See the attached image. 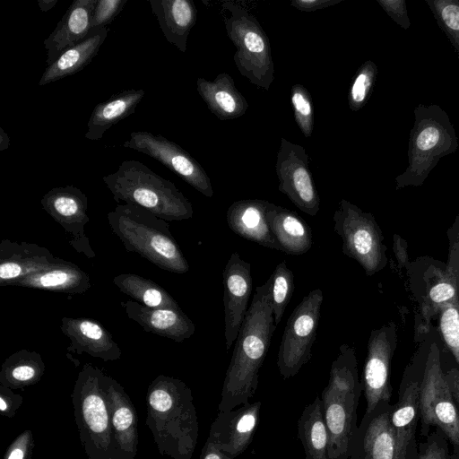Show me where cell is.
<instances>
[{
  "label": "cell",
  "mask_w": 459,
  "mask_h": 459,
  "mask_svg": "<svg viewBox=\"0 0 459 459\" xmlns=\"http://www.w3.org/2000/svg\"><path fill=\"white\" fill-rule=\"evenodd\" d=\"M270 278L257 286L239 329L227 368L219 411L249 403L258 386V375L276 329L271 305Z\"/></svg>",
  "instance_id": "cell-1"
},
{
  "label": "cell",
  "mask_w": 459,
  "mask_h": 459,
  "mask_svg": "<svg viewBox=\"0 0 459 459\" xmlns=\"http://www.w3.org/2000/svg\"><path fill=\"white\" fill-rule=\"evenodd\" d=\"M148 420L160 450L175 459H191L198 420L190 388L181 380L159 376L148 389Z\"/></svg>",
  "instance_id": "cell-2"
},
{
  "label": "cell",
  "mask_w": 459,
  "mask_h": 459,
  "mask_svg": "<svg viewBox=\"0 0 459 459\" xmlns=\"http://www.w3.org/2000/svg\"><path fill=\"white\" fill-rule=\"evenodd\" d=\"M362 391L355 349L343 343L332 362L328 384L320 395L329 437L328 459H349L351 443L359 427L357 408Z\"/></svg>",
  "instance_id": "cell-3"
},
{
  "label": "cell",
  "mask_w": 459,
  "mask_h": 459,
  "mask_svg": "<svg viewBox=\"0 0 459 459\" xmlns=\"http://www.w3.org/2000/svg\"><path fill=\"white\" fill-rule=\"evenodd\" d=\"M112 232L128 252H134L159 268L186 273L189 264L167 221L134 204H117L107 215Z\"/></svg>",
  "instance_id": "cell-4"
},
{
  "label": "cell",
  "mask_w": 459,
  "mask_h": 459,
  "mask_svg": "<svg viewBox=\"0 0 459 459\" xmlns=\"http://www.w3.org/2000/svg\"><path fill=\"white\" fill-rule=\"evenodd\" d=\"M102 180L117 203L141 206L167 221L193 217L191 202L175 184L141 161L124 160L116 172Z\"/></svg>",
  "instance_id": "cell-5"
},
{
  "label": "cell",
  "mask_w": 459,
  "mask_h": 459,
  "mask_svg": "<svg viewBox=\"0 0 459 459\" xmlns=\"http://www.w3.org/2000/svg\"><path fill=\"white\" fill-rule=\"evenodd\" d=\"M408 143V165L395 178V188L420 186L438 161L459 146L454 125L445 109L437 104H418Z\"/></svg>",
  "instance_id": "cell-6"
},
{
  "label": "cell",
  "mask_w": 459,
  "mask_h": 459,
  "mask_svg": "<svg viewBox=\"0 0 459 459\" xmlns=\"http://www.w3.org/2000/svg\"><path fill=\"white\" fill-rule=\"evenodd\" d=\"M104 372L83 365L72 394L79 436L87 459H123L114 441Z\"/></svg>",
  "instance_id": "cell-7"
},
{
  "label": "cell",
  "mask_w": 459,
  "mask_h": 459,
  "mask_svg": "<svg viewBox=\"0 0 459 459\" xmlns=\"http://www.w3.org/2000/svg\"><path fill=\"white\" fill-rule=\"evenodd\" d=\"M230 12L224 24L237 50L233 60L239 74L258 88L269 91L274 79V64L269 39L257 19L244 7L224 1Z\"/></svg>",
  "instance_id": "cell-8"
},
{
  "label": "cell",
  "mask_w": 459,
  "mask_h": 459,
  "mask_svg": "<svg viewBox=\"0 0 459 459\" xmlns=\"http://www.w3.org/2000/svg\"><path fill=\"white\" fill-rule=\"evenodd\" d=\"M420 436L426 437L432 428L440 429L459 458V408L453 397L440 363L439 351L432 344L424 363L420 388Z\"/></svg>",
  "instance_id": "cell-9"
},
{
  "label": "cell",
  "mask_w": 459,
  "mask_h": 459,
  "mask_svg": "<svg viewBox=\"0 0 459 459\" xmlns=\"http://www.w3.org/2000/svg\"><path fill=\"white\" fill-rule=\"evenodd\" d=\"M333 230L342 240V253L371 276L385 264L381 230L370 212L342 199L333 215Z\"/></svg>",
  "instance_id": "cell-10"
},
{
  "label": "cell",
  "mask_w": 459,
  "mask_h": 459,
  "mask_svg": "<svg viewBox=\"0 0 459 459\" xmlns=\"http://www.w3.org/2000/svg\"><path fill=\"white\" fill-rule=\"evenodd\" d=\"M322 302V290H310L287 320L277 357V367L284 379L296 376L312 358Z\"/></svg>",
  "instance_id": "cell-11"
},
{
  "label": "cell",
  "mask_w": 459,
  "mask_h": 459,
  "mask_svg": "<svg viewBox=\"0 0 459 459\" xmlns=\"http://www.w3.org/2000/svg\"><path fill=\"white\" fill-rule=\"evenodd\" d=\"M308 165L304 147L281 138L275 164L278 189L300 211L315 216L320 209V198Z\"/></svg>",
  "instance_id": "cell-12"
},
{
  "label": "cell",
  "mask_w": 459,
  "mask_h": 459,
  "mask_svg": "<svg viewBox=\"0 0 459 459\" xmlns=\"http://www.w3.org/2000/svg\"><path fill=\"white\" fill-rule=\"evenodd\" d=\"M123 147L157 160L204 196L213 195L211 179L202 166L186 150L161 134L134 131Z\"/></svg>",
  "instance_id": "cell-13"
},
{
  "label": "cell",
  "mask_w": 459,
  "mask_h": 459,
  "mask_svg": "<svg viewBox=\"0 0 459 459\" xmlns=\"http://www.w3.org/2000/svg\"><path fill=\"white\" fill-rule=\"evenodd\" d=\"M44 211L65 230L71 247L87 258L96 256L85 232L90 219L87 215L86 195L74 186H56L43 195Z\"/></svg>",
  "instance_id": "cell-14"
},
{
  "label": "cell",
  "mask_w": 459,
  "mask_h": 459,
  "mask_svg": "<svg viewBox=\"0 0 459 459\" xmlns=\"http://www.w3.org/2000/svg\"><path fill=\"white\" fill-rule=\"evenodd\" d=\"M394 326L373 330L368 342L362 389L367 402L365 413H370L381 402H390V363L394 349Z\"/></svg>",
  "instance_id": "cell-15"
},
{
  "label": "cell",
  "mask_w": 459,
  "mask_h": 459,
  "mask_svg": "<svg viewBox=\"0 0 459 459\" xmlns=\"http://www.w3.org/2000/svg\"><path fill=\"white\" fill-rule=\"evenodd\" d=\"M225 345L230 351L236 342L248 306L252 290L250 263L239 254L230 255L222 272Z\"/></svg>",
  "instance_id": "cell-16"
},
{
  "label": "cell",
  "mask_w": 459,
  "mask_h": 459,
  "mask_svg": "<svg viewBox=\"0 0 459 459\" xmlns=\"http://www.w3.org/2000/svg\"><path fill=\"white\" fill-rule=\"evenodd\" d=\"M421 374L406 372L400 385L398 400L392 405L390 421L395 438V459H414L418 453L416 430L420 420Z\"/></svg>",
  "instance_id": "cell-17"
},
{
  "label": "cell",
  "mask_w": 459,
  "mask_h": 459,
  "mask_svg": "<svg viewBox=\"0 0 459 459\" xmlns=\"http://www.w3.org/2000/svg\"><path fill=\"white\" fill-rule=\"evenodd\" d=\"M391 411L390 402H381L373 411L364 413L351 443L349 459H395Z\"/></svg>",
  "instance_id": "cell-18"
},
{
  "label": "cell",
  "mask_w": 459,
  "mask_h": 459,
  "mask_svg": "<svg viewBox=\"0 0 459 459\" xmlns=\"http://www.w3.org/2000/svg\"><path fill=\"white\" fill-rule=\"evenodd\" d=\"M262 403H247L231 411H219L212 421L208 440L232 459L250 445L255 432Z\"/></svg>",
  "instance_id": "cell-19"
},
{
  "label": "cell",
  "mask_w": 459,
  "mask_h": 459,
  "mask_svg": "<svg viewBox=\"0 0 459 459\" xmlns=\"http://www.w3.org/2000/svg\"><path fill=\"white\" fill-rule=\"evenodd\" d=\"M63 260L55 257L45 247L3 239L0 243V286H12L15 281L56 265Z\"/></svg>",
  "instance_id": "cell-20"
},
{
  "label": "cell",
  "mask_w": 459,
  "mask_h": 459,
  "mask_svg": "<svg viewBox=\"0 0 459 459\" xmlns=\"http://www.w3.org/2000/svg\"><path fill=\"white\" fill-rule=\"evenodd\" d=\"M60 328L70 341L68 351L86 353L105 362L121 358L122 351L112 334L94 319L64 316Z\"/></svg>",
  "instance_id": "cell-21"
},
{
  "label": "cell",
  "mask_w": 459,
  "mask_h": 459,
  "mask_svg": "<svg viewBox=\"0 0 459 459\" xmlns=\"http://www.w3.org/2000/svg\"><path fill=\"white\" fill-rule=\"evenodd\" d=\"M110 424L114 441L123 459H134L137 453V415L124 388L105 374Z\"/></svg>",
  "instance_id": "cell-22"
},
{
  "label": "cell",
  "mask_w": 459,
  "mask_h": 459,
  "mask_svg": "<svg viewBox=\"0 0 459 459\" xmlns=\"http://www.w3.org/2000/svg\"><path fill=\"white\" fill-rule=\"evenodd\" d=\"M96 3L97 0H75L71 4L57 26L43 42L48 53L47 66L89 35Z\"/></svg>",
  "instance_id": "cell-23"
},
{
  "label": "cell",
  "mask_w": 459,
  "mask_h": 459,
  "mask_svg": "<svg viewBox=\"0 0 459 459\" xmlns=\"http://www.w3.org/2000/svg\"><path fill=\"white\" fill-rule=\"evenodd\" d=\"M122 305L126 316L147 333L177 342H182L195 333V324L182 309L150 308L133 300Z\"/></svg>",
  "instance_id": "cell-24"
},
{
  "label": "cell",
  "mask_w": 459,
  "mask_h": 459,
  "mask_svg": "<svg viewBox=\"0 0 459 459\" xmlns=\"http://www.w3.org/2000/svg\"><path fill=\"white\" fill-rule=\"evenodd\" d=\"M266 200L244 199L230 204L226 212L229 228L237 235L264 247L281 251L269 227Z\"/></svg>",
  "instance_id": "cell-25"
},
{
  "label": "cell",
  "mask_w": 459,
  "mask_h": 459,
  "mask_svg": "<svg viewBox=\"0 0 459 459\" xmlns=\"http://www.w3.org/2000/svg\"><path fill=\"white\" fill-rule=\"evenodd\" d=\"M151 9L166 39L179 51H186V42L197 18L191 0H149Z\"/></svg>",
  "instance_id": "cell-26"
},
{
  "label": "cell",
  "mask_w": 459,
  "mask_h": 459,
  "mask_svg": "<svg viewBox=\"0 0 459 459\" xmlns=\"http://www.w3.org/2000/svg\"><path fill=\"white\" fill-rule=\"evenodd\" d=\"M196 89L209 110L221 121L240 117L248 108L247 100L226 72L219 74L212 81L198 78Z\"/></svg>",
  "instance_id": "cell-27"
},
{
  "label": "cell",
  "mask_w": 459,
  "mask_h": 459,
  "mask_svg": "<svg viewBox=\"0 0 459 459\" xmlns=\"http://www.w3.org/2000/svg\"><path fill=\"white\" fill-rule=\"evenodd\" d=\"M266 218L282 252L299 255L312 247L311 229L295 212L270 203Z\"/></svg>",
  "instance_id": "cell-28"
},
{
  "label": "cell",
  "mask_w": 459,
  "mask_h": 459,
  "mask_svg": "<svg viewBox=\"0 0 459 459\" xmlns=\"http://www.w3.org/2000/svg\"><path fill=\"white\" fill-rule=\"evenodd\" d=\"M12 286L81 294L91 288L89 274L72 262H63L15 281Z\"/></svg>",
  "instance_id": "cell-29"
},
{
  "label": "cell",
  "mask_w": 459,
  "mask_h": 459,
  "mask_svg": "<svg viewBox=\"0 0 459 459\" xmlns=\"http://www.w3.org/2000/svg\"><path fill=\"white\" fill-rule=\"evenodd\" d=\"M108 33V28L91 30L82 41L65 50L47 66L38 85L44 86L80 72L96 56Z\"/></svg>",
  "instance_id": "cell-30"
},
{
  "label": "cell",
  "mask_w": 459,
  "mask_h": 459,
  "mask_svg": "<svg viewBox=\"0 0 459 459\" xmlns=\"http://www.w3.org/2000/svg\"><path fill=\"white\" fill-rule=\"evenodd\" d=\"M145 95L143 90H126L95 106L87 124L85 138L98 141L112 126L134 113Z\"/></svg>",
  "instance_id": "cell-31"
},
{
  "label": "cell",
  "mask_w": 459,
  "mask_h": 459,
  "mask_svg": "<svg viewBox=\"0 0 459 459\" xmlns=\"http://www.w3.org/2000/svg\"><path fill=\"white\" fill-rule=\"evenodd\" d=\"M298 436L305 459H328L329 437L319 395L304 408L298 421Z\"/></svg>",
  "instance_id": "cell-32"
},
{
  "label": "cell",
  "mask_w": 459,
  "mask_h": 459,
  "mask_svg": "<svg viewBox=\"0 0 459 459\" xmlns=\"http://www.w3.org/2000/svg\"><path fill=\"white\" fill-rule=\"evenodd\" d=\"M119 290L150 308L181 309L175 299L155 281L134 273L113 278Z\"/></svg>",
  "instance_id": "cell-33"
},
{
  "label": "cell",
  "mask_w": 459,
  "mask_h": 459,
  "mask_svg": "<svg viewBox=\"0 0 459 459\" xmlns=\"http://www.w3.org/2000/svg\"><path fill=\"white\" fill-rule=\"evenodd\" d=\"M44 371L45 364L39 353L20 350L4 361L0 372L1 385L13 389L32 385L41 378Z\"/></svg>",
  "instance_id": "cell-34"
},
{
  "label": "cell",
  "mask_w": 459,
  "mask_h": 459,
  "mask_svg": "<svg viewBox=\"0 0 459 459\" xmlns=\"http://www.w3.org/2000/svg\"><path fill=\"white\" fill-rule=\"evenodd\" d=\"M271 305L274 324L277 326L281 321L285 308L289 304L294 290V275L283 260L278 264L270 275Z\"/></svg>",
  "instance_id": "cell-35"
},
{
  "label": "cell",
  "mask_w": 459,
  "mask_h": 459,
  "mask_svg": "<svg viewBox=\"0 0 459 459\" xmlns=\"http://www.w3.org/2000/svg\"><path fill=\"white\" fill-rule=\"evenodd\" d=\"M425 4L459 55V0H425Z\"/></svg>",
  "instance_id": "cell-36"
},
{
  "label": "cell",
  "mask_w": 459,
  "mask_h": 459,
  "mask_svg": "<svg viewBox=\"0 0 459 459\" xmlns=\"http://www.w3.org/2000/svg\"><path fill=\"white\" fill-rule=\"evenodd\" d=\"M377 66L371 61H365L357 70L348 92V105L351 111L361 109L368 101L374 89Z\"/></svg>",
  "instance_id": "cell-37"
},
{
  "label": "cell",
  "mask_w": 459,
  "mask_h": 459,
  "mask_svg": "<svg viewBox=\"0 0 459 459\" xmlns=\"http://www.w3.org/2000/svg\"><path fill=\"white\" fill-rule=\"evenodd\" d=\"M290 101L294 118L305 137H310L314 129V108L312 98L307 89L296 83L291 88Z\"/></svg>",
  "instance_id": "cell-38"
},
{
  "label": "cell",
  "mask_w": 459,
  "mask_h": 459,
  "mask_svg": "<svg viewBox=\"0 0 459 459\" xmlns=\"http://www.w3.org/2000/svg\"><path fill=\"white\" fill-rule=\"evenodd\" d=\"M442 336L459 365V308L447 303L440 316Z\"/></svg>",
  "instance_id": "cell-39"
},
{
  "label": "cell",
  "mask_w": 459,
  "mask_h": 459,
  "mask_svg": "<svg viewBox=\"0 0 459 459\" xmlns=\"http://www.w3.org/2000/svg\"><path fill=\"white\" fill-rule=\"evenodd\" d=\"M448 440L438 429L431 430L425 440L418 445L414 459H450Z\"/></svg>",
  "instance_id": "cell-40"
},
{
  "label": "cell",
  "mask_w": 459,
  "mask_h": 459,
  "mask_svg": "<svg viewBox=\"0 0 459 459\" xmlns=\"http://www.w3.org/2000/svg\"><path fill=\"white\" fill-rule=\"evenodd\" d=\"M127 0H97L92 13L91 28H107L124 8Z\"/></svg>",
  "instance_id": "cell-41"
},
{
  "label": "cell",
  "mask_w": 459,
  "mask_h": 459,
  "mask_svg": "<svg viewBox=\"0 0 459 459\" xmlns=\"http://www.w3.org/2000/svg\"><path fill=\"white\" fill-rule=\"evenodd\" d=\"M377 2L397 25L404 30L411 28L405 0H377Z\"/></svg>",
  "instance_id": "cell-42"
},
{
  "label": "cell",
  "mask_w": 459,
  "mask_h": 459,
  "mask_svg": "<svg viewBox=\"0 0 459 459\" xmlns=\"http://www.w3.org/2000/svg\"><path fill=\"white\" fill-rule=\"evenodd\" d=\"M455 294V287L451 282L440 281L430 289L429 298L433 303L443 305L454 299Z\"/></svg>",
  "instance_id": "cell-43"
},
{
  "label": "cell",
  "mask_w": 459,
  "mask_h": 459,
  "mask_svg": "<svg viewBox=\"0 0 459 459\" xmlns=\"http://www.w3.org/2000/svg\"><path fill=\"white\" fill-rule=\"evenodd\" d=\"M30 432L26 431L21 435L11 446L5 459H26L31 445Z\"/></svg>",
  "instance_id": "cell-44"
},
{
  "label": "cell",
  "mask_w": 459,
  "mask_h": 459,
  "mask_svg": "<svg viewBox=\"0 0 459 459\" xmlns=\"http://www.w3.org/2000/svg\"><path fill=\"white\" fill-rule=\"evenodd\" d=\"M342 0H293L290 5L301 12H315L339 4Z\"/></svg>",
  "instance_id": "cell-45"
},
{
  "label": "cell",
  "mask_w": 459,
  "mask_h": 459,
  "mask_svg": "<svg viewBox=\"0 0 459 459\" xmlns=\"http://www.w3.org/2000/svg\"><path fill=\"white\" fill-rule=\"evenodd\" d=\"M199 459H232L223 453L214 443L206 440Z\"/></svg>",
  "instance_id": "cell-46"
},
{
  "label": "cell",
  "mask_w": 459,
  "mask_h": 459,
  "mask_svg": "<svg viewBox=\"0 0 459 459\" xmlns=\"http://www.w3.org/2000/svg\"><path fill=\"white\" fill-rule=\"evenodd\" d=\"M0 394V411L6 414L13 411L15 403L12 398L15 394L11 392V388L1 385Z\"/></svg>",
  "instance_id": "cell-47"
},
{
  "label": "cell",
  "mask_w": 459,
  "mask_h": 459,
  "mask_svg": "<svg viewBox=\"0 0 459 459\" xmlns=\"http://www.w3.org/2000/svg\"><path fill=\"white\" fill-rule=\"evenodd\" d=\"M446 374L453 397L459 408V369L452 368Z\"/></svg>",
  "instance_id": "cell-48"
},
{
  "label": "cell",
  "mask_w": 459,
  "mask_h": 459,
  "mask_svg": "<svg viewBox=\"0 0 459 459\" xmlns=\"http://www.w3.org/2000/svg\"><path fill=\"white\" fill-rule=\"evenodd\" d=\"M394 238V250L395 252L396 257L400 263L403 264L407 261L405 247H402V241L400 238H398V236L395 235Z\"/></svg>",
  "instance_id": "cell-49"
},
{
  "label": "cell",
  "mask_w": 459,
  "mask_h": 459,
  "mask_svg": "<svg viewBox=\"0 0 459 459\" xmlns=\"http://www.w3.org/2000/svg\"><path fill=\"white\" fill-rule=\"evenodd\" d=\"M58 0H38V4L39 9L46 13L52 9L56 4Z\"/></svg>",
  "instance_id": "cell-50"
},
{
  "label": "cell",
  "mask_w": 459,
  "mask_h": 459,
  "mask_svg": "<svg viewBox=\"0 0 459 459\" xmlns=\"http://www.w3.org/2000/svg\"><path fill=\"white\" fill-rule=\"evenodd\" d=\"M10 143V139L8 134L4 132V130L0 127V151H5L8 149Z\"/></svg>",
  "instance_id": "cell-51"
},
{
  "label": "cell",
  "mask_w": 459,
  "mask_h": 459,
  "mask_svg": "<svg viewBox=\"0 0 459 459\" xmlns=\"http://www.w3.org/2000/svg\"><path fill=\"white\" fill-rule=\"evenodd\" d=\"M450 459H459V458L455 455L451 453Z\"/></svg>",
  "instance_id": "cell-52"
},
{
  "label": "cell",
  "mask_w": 459,
  "mask_h": 459,
  "mask_svg": "<svg viewBox=\"0 0 459 459\" xmlns=\"http://www.w3.org/2000/svg\"><path fill=\"white\" fill-rule=\"evenodd\" d=\"M263 459H266V458H263Z\"/></svg>",
  "instance_id": "cell-53"
}]
</instances>
